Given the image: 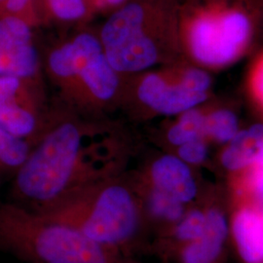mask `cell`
<instances>
[{
	"label": "cell",
	"mask_w": 263,
	"mask_h": 263,
	"mask_svg": "<svg viewBox=\"0 0 263 263\" xmlns=\"http://www.w3.org/2000/svg\"><path fill=\"white\" fill-rule=\"evenodd\" d=\"M0 253L23 263H138L10 200L0 201Z\"/></svg>",
	"instance_id": "cell-3"
},
{
	"label": "cell",
	"mask_w": 263,
	"mask_h": 263,
	"mask_svg": "<svg viewBox=\"0 0 263 263\" xmlns=\"http://www.w3.org/2000/svg\"><path fill=\"white\" fill-rule=\"evenodd\" d=\"M228 233L226 216L218 210L206 212L204 230L195 240L179 247L180 263H214Z\"/></svg>",
	"instance_id": "cell-11"
},
{
	"label": "cell",
	"mask_w": 263,
	"mask_h": 263,
	"mask_svg": "<svg viewBox=\"0 0 263 263\" xmlns=\"http://www.w3.org/2000/svg\"><path fill=\"white\" fill-rule=\"evenodd\" d=\"M46 70L72 111L98 117L119 105L123 77L109 64L99 35L81 31L53 48Z\"/></svg>",
	"instance_id": "cell-4"
},
{
	"label": "cell",
	"mask_w": 263,
	"mask_h": 263,
	"mask_svg": "<svg viewBox=\"0 0 263 263\" xmlns=\"http://www.w3.org/2000/svg\"><path fill=\"white\" fill-rule=\"evenodd\" d=\"M205 224L206 212L190 210L185 213L179 222L167 231V234L172 238L173 244L179 248L198 238L204 230Z\"/></svg>",
	"instance_id": "cell-18"
},
{
	"label": "cell",
	"mask_w": 263,
	"mask_h": 263,
	"mask_svg": "<svg viewBox=\"0 0 263 263\" xmlns=\"http://www.w3.org/2000/svg\"><path fill=\"white\" fill-rule=\"evenodd\" d=\"M3 17L23 20L32 28L42 22L37 0H0V18Z\"/></svg>",
	"instance_id": "cell-19"
},
{
	"label": "cell",
	"mask_w": 263,
	"mask_h": 263,
	"mask_svg": "<svg viewBox=\"0 0 263 263\" xmlns=\"http://www.w3.org/2000/svg\"><path fill=\"white\" fill-rule=\"evenodd\" d=\"M177 156L186 164H200L207 157V146L202 139L188 141L178 146Z\"/></svg>",
	"instance_id": "cell-21"
},
{
	"label": "cell",
	"mask_w": 263,
	"mask_h": 263,
	"mask_svg": "<svg viewBox=\"0 0 263 263\" xmlns=\"http://www.w3.org/2000/svg\"><path fill=\"white\" fill-rule=\"evenodd\" d=\"M74 113L44 124L13 177L10 201L40 213L81 188L126 172L130 149L122 128Z\"/></svg>",
	"instance_id": "cell-1"
},
{
	"label": "cell",
	"mask_w": 263,
	"mask_h": 263,
	"mask_svg": "<svg viewBox=\"0 0 263 263\" xmlns=\"http://www.w3.org/2000/svg\"><path fill=\"white\" fill-rule=\"evenodd\" d=\"M32 27L14 17L0 18V76L33 82L39 71Z\"/></svg>",
	"instance_id": "cell-9"
},
{
	"label": "cell",
	"mask_w": 263,
	"mask_h": 263,
	"mask_svg": "<svg viewBox=\"0 0 263 263\" xmlns=\"http://www.w3.org/2000/svg\"><path fill=\"white\" fill-rule=\"evenodd\" d=\"M237 129L235 115L230 111L220 110L206 117V135L217 141H231L237 135Z\"/></svg>",
	"instance_id": "cell-20"
},
{
	"label": "cell",
	"mask_w": 263,
	"mask_h": 263,
	"mask_svg": "<svg viewBox=\"0 0 263 263\" xmlns=\"http://www.w3.org/2000/svg\"><path fill=\"white\" fill-rule=\"evenodd\" d=\"M38 214L132 258L148 227L136 182L126 172L81 188Z\"/></svg>",
	"instance_id": "cell-2"
},
{
	"label": "cell",
	"mask_w": 263,
	"mask_h": 263,
	"mask_svg": "<svg viewBox=\"0 0 263 263\" xmlns=\"http://www.w3.org/2000/svg\"><path fill=\"white\" fill-rule=\"evenodd\" d=\"M133 179L141 196V205L147 223L163 226L167 231L182 218L187 212L186 205L159 189L142 185Z\"/></svg>",
	"instance_id": "cell-13"
},
{
	"label": "cell",
	"mask_w": 263,
	"mask_h": 263,
	"mask_svg": "<svg viewBox=\"0 0 263 263\" xmlns=\"http://www.w3.org/2000/svg\"><path fill=\"white\" fill-rule=\"evenodd\" d=\"M142 185L159 189L187 205L197 195V185L188 164L177 155L167 154L154 160Z\"/></svg>",
	"instance_id": "cell-10"
},
{
	"label": "cell",
	"mask_w": 263,
	"mask_h": 263,
	"mask_svg": "<svg viewBox=\"0 0 263 263\" xmlns=\"http://www.w3.org/2000/svg\"><path fill=\"white\" fill-rule=\"evenodd\" d=\"M129 0H86L90 14L104 10H114L121 7Z\"/></svg>",
	"instance_id": "cell-23"
},
{
	"label": "cell",
	"mask_w": 263,
	"mask_h": 263,
	"mask_svg": "<svg viewBox=\"0 0 263 263\" xmlns=\"http://www.w3.org/2000/svg\"><path fill=\"white\" fill-rule=\"evenodd\" d=\"M249 178V188L255 200L256 209L263 211V157L253 166Z\"/></svg>",
	"instance_id": "cell-22"
},
{
	"label": "cell",
	"mask_w": 263,
	"mask_h": 263,
	"mask_svg": "<svg viewBox=\"0 0 263 263\" xmlns=\"http://www.w3.org/2000/svg\"><path fill=\"white\" fill-rule=\"evenodd\" d=\"M263 157V125H255L237 134L222 154L227 169L241 170L253 166Z\"/></svg>",
	"instance_id": "cell-14"
},
{
	"label": "cell",
	"mask_w": 263,
	"mask_h": 263,
	"mask_svg": "<svg viewBox=\"0 0 263 263\" xmlns=\"http://www.w3.org/2000/svg\"><path fill=\"white\" fill-rule=\"evenodd\" d=\"M175 20L167 0H129L114 10L99 35L109 64L122 77L154 66L161 57L160 36Z\"/></svg>",
	"instance_id": "cell-5"
},
{
	"label": "cell",
	"mask_w": 263,
	"mask_h": 263,
	"mask_svg": "<svg viewBox=\"0 0 263 263\" xmlns=\"http://www.w3.org/2000/svg\"><path fill=\"white\" fill-rule=\"evenodd\" d=\"M32 145L0 127V175L13 177L23 166Z\"/></svg>",
	"instance_id": "cell-15"
},
{
	"label": "cell",
	"mask_w": 263,
	"mask_h": 263,
	"mask_svg": "<svg viewBox=\"0 0 263 263\" xmlns=\"http://www.w3.org/2000/svg\"><path fill=\"white\" fill-rule=\"evenodd\" d=\"M30 84L18 77L0 76V127L33 146L45 123H39L37 101Z\"/></svg>",
	"instance_id": "cell-8"
},
{
	"label": "cell",
	"mask_w": 263,
	"mask_h": 263,
	"mask_svg": "<svg viewBox=\"0 0 263 263\" xmlns=\"http://www.w3.org/2000/svg\"><path fill=\"white\" fill-rule=\"evenodd\" d=\"M232 232L246 263H263V218L254 208L240 209L233 218Z\"/></svg>",
	"instance_id": "cell-12"
},
{
	"label": "cell",
	"mask_w": 263,
	"mask_h": 263,
	"mask_svg": "<svg viewBox=\"0 0 263 263\" xmlns=\"http://www.w3.org/2000/svg\"><path fill=\"white\" fill-rule=\"evenodd\" d=\"M209 85L207 73L194 68L174 77L148 73L141 76L133 86L122 85L119 104L134 98L153 112L175 115L192 109L205 101Z\"/></svg>",
	"instance_id": "cell-7"
},
{
	"label": "cell",
	"mask_w": 263,
	"mask_h": 263,
	"mask_svg": "<svg viewBox=\"0 0 263 263\" xmlns=\"http://www.w3.org/2000/svg\"><path fill=\"white\" fill-rule=\"evenodd\" d=\"M206 135V117L197 110L182 113L179 122L170 128L167 139L172 145L179 146L188 141L202 139Z\"/></svg>",
	"instance_id": "cell-17"
},
{
	"label": "cell",
	"mask_w": 263,
	"mask_h": 263,
	"mask_svg": "<svg viewBox=\"0 0 263 263\" xmlns=\"http://www.w3.org/2000/svg\"><path fill=\"white\" fill-rule=\"evenodd\" d=\"M250 27L249 17L241 10L199 11L188 22L189 46L201 63L224 65L239 54Z\"/></svg>",
	"instance_id": "cell-6"
},
{
	"label": "cell",
	"mask_w": 263,
	"mask_h": 263,
	"mask_svg": "<svg viewBox=\"0 0 263 263\" xmlns=\"http://www.w3.org/2000/svg\"><path fill=\"white\" fill-rule=\"evenodd\" d=\"M42 20L76 22L90 15L86 0H37Z\"/></svg>",
	"instance_id": "cell-16"
},
{
	"label": "cell",
	"mask_w": 263,
	"mask_h": 263,
	"mask_svg": "<svg viewBox=\"0 0 263 263\" xmlns=\"http://www.w3.org/2000/svg\"><path fill=\"white\" fill-rule=\"evenodd\" d=\"M254 88H255L256 94L261 99L263 103V60L255 70Z\"/></svg>",
	"instance_id": "cell-24"
}]
</instances>
